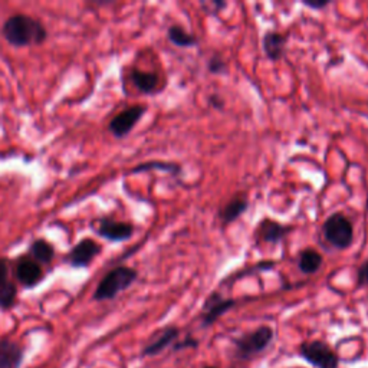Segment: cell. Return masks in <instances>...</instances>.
Listing matches in <instances>:
<instances>
[{"label": "cell", "instance_id": "4fadbf2b", "mask_svg": "<svg viewBox=\"0 0 368 368\" xmlns=\"http://www.w3.org/2000/svg\"><path fill=\"white\" fill-rule=\"evenodd\" d=\"M288 36L276 30H266L262 38V48L266 58L272 62H278L285 57Z\"/></svg>", "mask_w": 368, "mask_h": 368}, {"label": "cell", "instance_id": "52a82bcc", "mask_svg": "<svg viewBox=\"0 0 368 368\" xmlns=\"http://www.w3.org/2000/svg\"><path fill=\"white\" fill-rule=\"evenodd\" d=\"M234 306H236V299L224 298L219 291H213L206 298V301L202 306V314H200L202 327L203 328L212 327L220 316H223Z\"/></svg>", "mask_w": 368, "mask_h": 368}, {"label": "cell", "instance_id": "f1b7e54d", "mask_svg": "<svg viewBox=\"0 0 368 368\" xmlns=\"http://www.w3.org/2000/svg\"><path fill=\"white\" fill-rule=\"evenodd\" d=\"M209 103L213 108L216 110H223L224 108V100L219 94H213L209 97Z\"/></svg>", "mask_w": 368, "mask_h": 368}, {"label": "cell", "instance_id": "ba28073f", "mask_svg": "<svg viewBox=\"0 0 368 368\" xmlns=\"http://www.w3.org/2000/svg\"><path fill=\"white\" fill-rule=\"evenodd\" d=\"M101 245L92 238L81 239L67 255V262L71 268L86 269L101 253Z\"/></svg>", "mask_w": 368, "mask_h": 368}, {"label": "cell", "instance_id": "2e32d148", "mask_svg": "<svg viewBox=\"0 0 368 368\" xmlns=\"http://www.w3.org/2000/svg\"><path fill=\"white\" fill-rule=\"evenodd\" d=\"M249 209V200L243 195L235 196L232 200L227 202L219 212V219L224 226L232 224L236 222L246 210Z\"/></svg>", "mask_w": 368, "mask_h": 368}, {"label": "cell", "instance_id": "4316f807", "mask_svg": "<svg viewBox=\"0 0 368 368\" xmlns=\"http://www.w3.org/2000/svg\"><path fill=\"white\" fill-rule=\"evenodd\" d=\"M11 275V262L6 258H0V288L8 284Z\"/></svg>", "mask_w": 368, "mask_h": 368}, {"label": "cell", "instance_id": "7402d4cb", "mask_svg": "<svg viewBox=\"0 0 368 368\" xmlns=\"http://www.w3.org/2000/svg\"><path fill=\"white\" fill-rule=\"evenodd\" d=\"M275 268V262L272 260H263V262H259V263H255L253 266H249V268H245L242 269L241 272H238L236 275H232L230 278L226 281V282H234L236 280H241L243 278V276H248V275H253L256 272H265V270H270Z\"/></svg>", "mask_w": 368, "mask_h": 368}, {"label": "cell", "instance_id": "9a60e30c", "mask_svg": "<svg viewBox=\"0 0 368 368\" xmlns=\"http://www.w3.org/2000/svg\"><path fill=\"white\" fill-rule=\"evenodd\" d=\"M130 79L134 84V86L142 92V94L151 96V94H156V92L159 91L160 76L156 72H147V71L134 68L130 72Z\"/></svg>", "mask_w": 368, "mask_h": 368}, {"label": "cell", "instance_id": "44dd1931", "mask_svg": "<svg viewBox=\"0 0 368 368\" xmlns=\"http://www.w3.org/2000/svg\"><path fill=\"white\" fill-rule=\"evenodd\" d=\"M18 301V287L13 281H9L0 288V309L9 311L16 305Z\"/></svg>", "mask_w": 368, "mask_h": 368}, {"label": "cell", "instance_id": "f546056e", "mask_svg": "<svg viewBox=\"0 0 368 368\" xmlns=\"http://www.w3.org/2000/svg\"><path fill=\"white\" fill-rule=\"evenodd\" d=\"M92 5H94V6H100V8H104V6L113 5V2H94Z\"/></svg>", "mask_w": 368, "mask_h": 368}, {"label": "cell", "instance_id": "484cf974", "mask_svg": "<svg viewBox=\"0 0 368 368\" xmlns=\"http://www.w3.org/2000/svg\"><path fill=\"white\" fill-rule=\"evenodd\" d=\"M368 285V259L364 260L357 270V287L364 288Z\"/></svg>", "mask_w": 368, "mask_h": 368}, {"label": "cell", "instance_id": "ffe728a7", "mask_svg": "<svg viewBox=\"0 0 368 368\" xmlns=\"http://www.w3.org/2000/svg\"><path fill=\"white\" fill-rule=\"evenodd\" d=\"M167 38L168 40L176 45L177 48H193L199 43L197 38L193 33H189L188 30H184L180 25H171L167 30Z\"/></svg>", "mask_w": 368, "mask_h": 368}, {"label": "cell", "instance_id": "e0dca14e", "mask_svg": "<svg viewBox=\"0 0 368 368\" xmlns=\"http://www.w3.org/2000/svg\"><path fill=\"white\" fill-rule=\"evenodd\" d=\"M26 255L43 266V265H51L54 262L57 252H55L54 245L50 241H46L43 238H38V239L32 241V243L28 248Z\"/></svg>", "mask_w": 368, "mask_h": 368}, {"label": "cell", "instance_id": "7a4b0ae2", "mask_svg": "<svg viewBox=\"0 0 368 368\" xmlns=\"http://www.w3.org/2000/svg\"><path fill=\"white\" fill-rule=\"evenodd\" d=\"M137 280H138L137 269L124 265L115 266L103 276L94 294H92V299L96 302L113 301L121 292L127 291Z\"/></svg>", "mask_w": 368, "mask_h": 368}, {"label": "cell", "instance_id": "5bb4252c", "mask_svg": "<svg viewBox=\"0 0 368 368\" xmlns=\"http://www.w3.org/2000/svg\"><path fill=\"white\" fill-rule=\"evenodd\" d=\"M25 351L22 345L11 338H0V368H21Z\"/></svg>", "mask_w": 368, "mask_h": 368}, {"label": "cell", "instance_id": "4dcf8cb0", "mask_svg": "<svg viewBox=\"0 0 368 368\" xmlns=\"http://www.w3.org/2000/svg\"><path fill=\"white\" fill-rule=\"evenodd\" d=\"M203 368H217V367H213V365H207V367H203Z\"/></svg>", "mask_w": 368, "mask_h": 368}, {"label": "cell", "instance_id": "8fae6325", "mask_svg": "<svg viewBox=\"0 0 368 368\" xmlns=\"http://www.w3.org/2000/svg\"><path fill=\"white\" fill-rule=\"evenodd\" d=\"M97 234L108 242H127L134 235V226L130 222L103 217L98 222Z\"/></svg>", "mask_w": 368, "mask_h": 368}, {"label": "cell", "instance_id": "cb8c5ba5", "mask_svg": "<svg viewBox=\"0 0 368 368\" xmlns=\"http://www.w3.org/2000/svg\"><path fill=\"white\" fill-rule=\"evenodd\" d=\"M202 8L207 15L217 16L223 9L227 8V4L222 2V0H213V2H203Z\"/></svg>", "mask_w": 368, "mask_h": 368}, {"label": "cell", "instance_id": "83f0119b", "mask_svg": "<svg viewBox=\"0 0 368 368\" xmlns=\"http://www.w3.org/2000/svg\"><path fill=\"white\" fill-rule=\"evenodd\" d=\"M302 5L312 11H322V9H326L328 5H331V2L330 0H304Z\"/></svg>", "mask_w": 368, "mask_h": 368}, {"label": "cell", "instance_id": "3957f363", "mask_svg": "<svg viewBox=\"0 0 368 368\" xmlns=\"http://www.w3.org/2000/svg\"><path fill=\"white\" fill-rule=\"evenodd\" d=\"M275 331L269 326H260L253 331L245 333L232 340L234 358L238 361H249L262 354L272 344Z\"/></svg>", "mask_w": 368, "mask_h": 368}, {"label": "cell", "instance_id": "6da1fadb", "mask_svg": "<svg viewBox=\"0 0 368 368\" xmlns=\"http://www.w3.org/2000/svg\"><path fill=\"white\" fill-rule=\"evenodd\" d=\"M2 36L15 48H26L30 45H40L48 39V29L39 19L18 13L5 21Z\"/></svg>", "mask_w": 368, "mask_h": 368}, {"label": "cell", "instance_id": "ac0fdd59", "mask_svg": "<svg viewBox=\"0 0 368 368\" xmlns=\"http://www.w3.org/2000/svg\"><path fill=\"white\" fill-rule=\"evenodd\" d=\"M153 170H160V171H164L167 174H171L174 177H178L181 176L183 173V168L178 163H174V161H160V160H153V161H146L143 164H138L135 166L130 174H138V173H149V171H153Z\"/></svg>", "mask_w": 368, "mask_h": 368}, {"label": "cell", "instance_id": "30bf717a", "mask_svg": "<svg viewBox=\"0 0 368 368\" xmlns=\"http://www.w3.org/2000/svg\"><path fill=\"white\" fill-rule=\"evenodd\" d=\"M294 230L292 226L282 224L272 219H263L255 229V241L269 243V245H278L281 243Z\"/></svg>", "mask_w": 368, "mask_h": 368}, {"label": "cell", "instance_id": "9c48e42d", "mask_svg": "<svg viewBox=\"0 0 368 368\" xmlns=\"http://www.w3.org/2000/svg\"><path fill=\"white\" fill-rule=\"evenodd\" d=\"M15 276L25 289H32L45 280V270L42 265L25 255L15 262Z\"/></svg>", "mask_w": 368, "mask_h": 368}, {"label": "cell", "instance_id": "5b68a950", "mask_svg": "<svg viewBox=\"0 0 368 368\" xmlns=\"http://www.w3.org/2000/svg\"><path fill=\"white\" fill-rule=\"evenodd\" d=\"M298 352L314 368H340V355L326 341H304Z\"/></svg>", "mask_w": 368, "mask_h": 368}, {"label": "cell", "instance_id": "8992f818", "mask_svg": "<svg viewBox=\"0 0 368 368\" xmlns=\"http://www.w3.org/2000/svg\"><path fill=\"white\" fill-rule=\"evenodd\" d=\"M146 113H147L146 105L137 104L128 107L111 118V121L108 122V131L115 138H118V140H121V138L127 137L134 130V127L144 117Z\"/></svg>", "mask_w": 368, "mask_h": 368}, {"label": "cell", "instance_id": "d4e9b609", "mask_svg": "<svg viewBox=\"0 0 368 368\" xmlns=\"http://www.w3.org/2000/svg\"><path fill=\"white\" fill-rule=\"evenodd\" d=\"M199 344H200V341L197 338L188 335L184 340L176 341L171 348H173V351H181V350H186V348H197Z\"/></svg>", "mask_w": 368, "mask_h": 368}, {"label": "cell", "instance_id": "277c9868", "mask_svg": "<svg viewBox=\"0 0 368 368\" xmlns=\"http://www.w3.org/2000/svg\"><path fill=\"white\" fill-rule=\"evenodd\" d=\"M326 241L335 249L345 251L354 242L352 223L343 213H333L322 224Z\"/></svg>", "mask_w": 368, "mask_h": 368}, {"label": "cell", "instance_id": "d6986e66", "mask_svg": "<svg viewBox=\"0 0 368 368\" xmlns=\"http://www.w3.org/2000/svg\"><path fill=\"white\" fill-rule=\"evenodd\" d=\"M322 262H324V259H322V255L312 248H308V249H304V251L299 252L298 268L304 275L316 273L319 270Z\"/></svg>", "mask_w": 368, "mask_h": 368}, {"label": "cell", "instance_id": "7c38bea8", "mask_svg": "<svg viewBox=\"0 0 368 368\" xmlns=\"http://www.w3.org/2000/svg\"><path fill=\"white\" fill-rule=\"evenodd\" d=\"M180 337V330L174 326H168L157 331L150 341L143 347L142 355L143 357H156L161 354L167 347L174 345L176 341H178Z\"/></svg>", "mask_w": 368, "mask_h": 368}, {"label": "cell", "instance_id": "603a6c76", "mask_svg": "<svg viewBox=\"0 0 368 368\" xmlns=\"http://www.w3.org/2000/svg\"><path fill=\"white\" fill-rule=\"evenodd\" d=\"M207 69L213 75H223L227 72L226 62L220 57H212L207 62Z\"/></svg>", "mask_w": 368, "mask_h": 368}]
</instances>
